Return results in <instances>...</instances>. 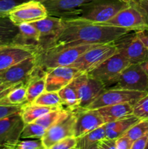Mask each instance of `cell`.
Returning <instances> with one entry per match:
<instances>
[{"label":"cell","mask_w":148,"mask_h":149,"mask_svg":"<svg viewBox=\"0 0 148 149\" xmlns=\"http://www.w3.org/2000/svg\"><path fill=\"white\" fill-rule=\"evenodd\" d=\"M63 20V29L46 48L83 44L110 43L131 32L122 28L101 25L76 17Z\"/></svg>","instance_id":"obj_1"},{"label":"cell","mask_w":148,"mask_h":149,"mask_svg":"<svg viewBox=\"0 0 148 149\" xmlns=\"http://www.w3.org/2000/svg\"><path fill=\"white\" fill-rule=\"evenodd\" d=\"M100 45L83 44L39 49L36 54V66L44 71L56 67L70 66L86 51Z\"/></svg>","instance_id":"obj_2"},{"label":"cell","mask_w":148,"mask_h":149,"mask_svg":"<svg viewBox=\"0 0 148 149\" xmlns=\"http://www.w3.org/2000/svg\"><path fill=\"white\" fill-rule=\"evenodd\" d=\"M129 4L126 0H94L81 7L75 17L93 23H104Z\"/></svg>","instance_id":"obj_3"},{"label":"cell","mask_w":148,"mask_h":149,"mask_svg":"<svg viewBox=\"0 0 148 149\" xmlns=\"http://www.w3.org/2000/svg\"><path fill=\"white\" fill-rule=\"evenodd\" d=\"M71 83L75 87L80 101V109H86L105 90V86L89 73H80Z\"/></svg>","instance_id":"obj_4"},{"label":"cell","mask_w":148,"mask_h":149,"mask_svg":"<svg viewBox=\"0 0 148 149\" xmlns=\"http://www.w3.org/2000/svg\"><path fill=\"white\" fill-rule=\"evenodd\" d=\"M116 52L114 42L102 44L86 51L70 66L76 68L80 72H89Z\"/></svg>","instance_id":"obj_5"},{"label":"cell","mask_w":148,"mask_h":149,"mask_svg":"<svg viewBox=\"0 0 148 149\" xmlns=\"http://www.w3.org/2000/svg\"><path fill=\"white\" fill-rule=\"evenodd\" d=\"M108 88L148 92V77L140 64H129Z\"/></svg>","instance_id":"obj_6"},{"label":"cell","mask_w":148,"mask_h":149,"mask_svg":"<svg viewBox=\"0 0 148 149\" xmlns=\"http://www.w3.org/2000/svg\"><path fill=\"white\" fill-rule=\"evenodd\" d=\"M130 63L123 55L116 52L87 73L102 82L105 86V89H107L114 83L122 71Z\"/></svg>","instance_id":"obj_7"},{"label":"cell","mask_w":148,"mask_h":149,"mask_svg":"<svg viewBox=\"0 0 148 149\" xmlns=\"http://www.w3.org/2000/svg\"><path fill=\"white\" fill-rule=\"evenodd\" d=\"M131 32L118 38L114 42V45L117 52L123 55L130 64H140L148 58V49L136 32Z\"/></svg>","instance_id":"obj_8"},{"label":"cell","mask_w":148,"mask_h":149,"mask_svg":"<svg viewBox=\"0 0 148 149\" xmlns=\"http://www.w3.org/2000/svg\"><path fill=\"white\" fill-rule=\"evenodd\" d=\"M147 92L135 91L125 89H105L86 109H97L110 105L129 103L134 105Z\"/></svg>","instance_id":"obj_9"},{"label":"cell","mask_w":148,"mask_h":149,"mask_svg":"<svg viewBox=\"0 0 148 149\" xmlns=\"http://www.w3.org/2000/svg\"><path fill=\"white\" fill-rule=\"evenodd\" d=\"M48 12L42 2L28 0L15 7L9 13L8 17L15 26L30 23L44 18Z\"/></svg>","instance_id":"obj_10"},{"label":"cell","mask_w":148,"mask_h":149,"mask_svg":"<svg viewBox=\"0 0 148 149\" xmlns=\"http://www.w3.org/2000/svg\"><path fill=\"white\" fill-rule=\"evenodd\" d=\"M76 115L70 111L68 116L55 122L45 131L41 141L44 149H51L55 143L63 138L74 136Z\"/></svg>","instance_id":"obj_11"},{"label":"cell","mask_w":148,"mask_h":149,"mask_svg":"<svg viewBox=\"0 0 148 149\" xmlns=\"http://www.w3.org/2000/svg\"><path fill=\"white\" fill-rule=\"evenodd\" d=\"M99 24L115 26L135 32L148 29V25L140 12L131 4L118 12L108 21Z\"/></svg>","instance_id":"obj_12"},{"label":"cell","mask_w":148,"mask_h":149,"mask_svg":"<svg viewBox=\"0 0 148 149\" xmlns=\"http://www.w3.org/2000/svg\"><path fill=\"white\" fill-rule=\"evenodd\" d=\"M24 124L20 112L0 119V148H16Z\"/></svg>","instance_id":"obj_13"},{"label":"cell","mask_w":148,"mask_h":149,"mask_svg":"<svg viewBox=\"0 0 148 149\" xmlns=\"http://www.w3.org/2000/svg\"><path fill=\"white\" fill-rule=\"evenodd\" d=\"M36 54L12 65L10 68L0 71V79L2 83L10 84L22 83L26 85L36 67L37 61Z\"/></svg>","instance_id":"obj_14"},{"label":"cell","mask_w":148,"mask_h":149,"mask_svg":"<svg viewBox=\"0 0 148 149\" xmlns=\"http://www.w3.org/2000/svg\"><path fill=\"white\" fill-rule=\"evenodd\" d=\"M38 49L15 43L0 46V71L6 69L28 57L35 55Z\"/></svg>","instance_id":"obj_15"},{"label":"cell","mask_w":148,"mask_h":149,"mask_svg":"<svg viewBox=\"0 0 148 149\" xmlns=\"http://www.w3.org/2000/svg\"><path fill=\"white\" fill-rule=\"evenodd\" d=\"M40 34L39 49L47 47L63 29L64 20L62 17L49 15L38 21L30 23Z\"/></svg>","instance_id":"obj_16"},{"label":"cell","mask_w":148,"mask_h":149,"mask_svg":"<svg viewBox=\"0 0 148 149\" xmlns=\"http://www.w3.org/2000/svg\"><path fill=\"white\" fill-rule=\"evenodd\" d=\"M80 72L71 66H59L46 71V88L48 92H58L71 82Z\"/></svg>","instance_id":"obj_17"},{"label":"cell","mask_w":148,"mask_h":149,"mask_svg":"<svg viewBox=\"0 0 148 149\" xmlns=\"http://www.w3.org/2000/svg\"><path fill=\"white\" fill-rule=\"evenodd\" d=\"M94 0H49L42 2L49 15L62 18H74L78 10Z\"/></svg>","instance_id":"obj_18"},{"label":"cell","mask_w":148,"mask_h":149,"mask_svg":"<svg viewBox=\"0 0 148 149\" xmlns=\"http://www.w3.org/2000/svg\"><path fill=\"white\" fill-rule=\"evenodd\" d=\"M76 120L74 136L76 138L104 125L97 109H78L75 111Z\"/></svg>","instance_id":"obj_19"},{"label":"cell","mask_w":148,"mask_h":149,"mask_svg":"<svg viewBox=\"0 0 148 149\" xmlns=\"http://www.w3.org/2000/svg\"><path fill=\"white\" fill-rule=\"evenodd\" d=\"M133 106L131 103H125L103 106L97 110L105 124L133 114Z\"/></svg>","instance_id":"obj_20"},{"label":"cell","mask_w":148,"mask_h":149,"mask_svg":"<svg viewBox=\"0 0 148 149\" xmlns=\"http://www.w3.org/2000/svg\"><path fill=\"white\" fill-rule=\"evenodd\" d=\"M40 34L36 28L31 23H23L18 26V32L14 39L12 43L39 49Z\"/></svg>","instance_id":"obj_21"},{"label":"cell","mask_w":148,"mask_h":149,"mask_svg":"<svg viewBox=\"0 0 148 149\" xmlns=\"http://www.w3.org/2000/svg\"><path fill=\"white\" fill-rule=\"evenodd\" d=\"M46 88V71L37 66L35 68L33 75L26 84L27 103H33L36 97L45 91Z\"/></svg>","instance_id":"obj_22"},{"label":"cell","mask_w":148,"mask_h":149,"mask_svg":"<svg viewBox=\"0 0 148 149\" xmlns=\"http://www.w3.org/2000/svg\"><path fill=\"white\" fill-rule=\"evenodd\" d=\"M139 120L140 119L133 114H131L123 119L105 123V138L116 140L121 135H124L128 130Z\"/></svg>","instance_id":"obj_23"},{"label":"cell","mask_w":148,"mask_h":149,"mask_svg":"<svg viewBox=\"0 0 148 149\" xmlns=\"http://www.w3.org/2000/svg\"><path fill=\"white\" fill-rule=\"evenodd\" d=\"M55 109H57L49 106H41L33 103H26L21 106L20 114L25 124L31 123L34 122L36 119L44 115L45 113Z\"/></svg>","instance_id":"obj_24"},{"label":"cell","mask_w":148,"mask_h":149,"mask_svg":"<svg viewBox=\"0 0 148 149\" xmlns=\"http://www.w3.org/2000/svg\"><path fill=\"white\" fill-rule=\"evenodd\" d=\"M105 138L104 125L77 138L76 149H97L99 141Z\"/></svg>","instance_id":"obj_25"},{"label":"cell","mask_w":148,"mask_h":149,"mask_svg":"<svg viewBox=\"0 0 148 149\" xmlns=\"http://www.w3.org/2000/svg\"><path fill=\"white\" fill-rule=\"evenodd\" d=\"M26 103V85L22 83L13 87L4 97L0 99L1 106H21Z\"/></svg>","instance_id":"obj_26"},{"label":"cell","mask_w":148,"mask_h":149,"mask_svg":"<svg viewBox=\"0 0 148 149\" xmlns=\"http://www.w3.org/2000/svg\"><path fill=\"white\" fill-rule=\"evenodd\" d=\"M58 94L60 97L62 106L65 109L75 111L80 109L79 99H78L76 90L72 83L71 82L60 90H59Z\"/></svg>","instance_id":"obj_27"},{"label":"cell","mask_w":148,"mask_h":149,"mask_svg":"<svg viewBox=\"0 0 148 149\" xmlns=\"http://www.w3.org/2000/svg\"><path fill=\"white\" fill-rule=\"evenodd\" d=\"M18 32V26H15L8 17H0V46L11 43Z\"/></svg>","instance_id":"obj_28"},{"label":"cell","mask_w":148,"mask_h":149,"mask_svg":"<svg viewBox=\"0 0 148 149\" xmlns=\"http://www.w3.org/2000/svg\"><path fill=\"white\" fill-rule=\"evenodd\" d=\"M69 112L70 111L65 109H55V110H52L48 113H45L44 115L36 119L34 122L39 124L46 130L51 125L59 121V119L68 116Z\"/></svg>","instance_id":"obj_29"},{"label":"cell","mask_w":148,"mask_h":149,"mask_svg":"<svg viewBox=\"0 0 148 149\" xmlns=\"http://www.w3.org/2000/svg\"><path fill=\"white\" fill-rule=\"evenodd\" d=\"M33 103L56 109H65L62 106L58 92H48L45 90L36 97V100L33 101Z\"/></svg>","instance_id":"obj_30"},{"label":"cell","mask_w":148,"mask_h":149,"mask_svg":"<svg viewBox=\"0 0 148 149\" xmlns=\"http://www.w3.org/2000/svg\"><path fill=\"white\" fill-rule=\"evenodd\" d=\"M46 129L36 122L24 124L20 139H41Z\"/></svg>","instance_id":"obj_31"},{"label":"cell","mask_w":148,"mask_h":149,"mask_svg":"<svg viewBox=\"0 0 148 149\" xmlns=\"http://www.w3.org/2000/svg\"><path fill=\"white\" fill-rule=\"evenodd\" d=\"M147 133H148V120L140 119L133 126L131 127L124 135L129 137L131 141H134Z\"/></svg>","instance_id":"obj_32"},{"label":"cell","mask_w":148,"mask_h":149,"mask_svg":"<svg viewBox=\"0 0 148 149\" xmlns=\"http://www.w3.org/2000/svg\"><path fill=\"white\" fill-rule=\"evenodd\" d=\"M133 114L139 119L148 120V92L133 105Z\"/></svg>","instance_id":"obj_33"},{"label":"cell","mask_w":148,"mask_h":149,"mask_svg":"<svg viewBox=\"0 0 148 149\" xmlns=\"http://www.w3.org/2000/svg\"><path fill=\"white\" fill-rule=\"evenodd\" d=\"M26 1L28 0H0V17H7L15 7Z\"/></svg>","instance_id":"obj_34"},{"label":"cell","mask_w":148,"mask_h":149,"mask_svg":"<svg viewBox=\"0 0 148 149\" xmlns=\"http://www.w3.org/2000/svg\"><path fill=\"white\" fill-rule=\"evenodd\" d=\"M17 149H44L41 139L19 141L16 146Z\"/></svg>","instance_id":"obj_35"},{"label":"cell","mask_w":148,"mask_h":149,"mask_svg":"<svg viewBox=\"0 0 148 149\" xmlns=\"http://www.w3.org/2000/svg\"><path fill=\"white\" fill-rule=\"evenodd\" d=\"M76 146L77 138L75 136H70L58 141L51 149H73L76 148Z\"/></svg>","instance_id":"obj_36"},{"label":"cell","mask_w":148,"mask_h":149,"mask_svg":"<svg viewBox=\"0 0 148 149\" xmlns=\"http://www.w3.org/2000/svg\"><path fill=\"white\" fill-rule=\"evenodd\" d=\"M129 4L136 7L148 25V0H126Z\"/></svg>","instance_id":"obj_37"},{"label":"cell","mask_w":148,"mask_h":149,"mask_svg":"<svg viewBox=\"0 0 148 149\" xmlns=\"http://www.w3.org/2000/svg\"><path fill=\"white\" fill-rule=\"evenodd\" d=\"M21 106H9L0 105V119L20 111Z\"/></svg>","instance_id":"obj_38"},{"label":"cell","mask_w":148,"mask_h":149,"mask_svg":"<svg viewBox=\"0 0 148 149\" xmlns=\"http://www.w3.org/2000/svg\"><path fill=\"white\" fill-rule=\"evenodd\" d=\"M133 141L123 135L116 139V149H131Z\"/></svg>","instance_id":"obj_39"},{"label":"cell","mask_w":148,"mask_h":149,"mask_svg":"<svg viewBox=\"0 0 148 149\" xmlns=\"http://www.w3.org/2000/svg\"><path fill=\"white\" fill-rule=\"evenodd\" d=\"M97 149H116V140L103 138L97 143Z\"/></svg>","instance_id":"obj_40"},{"label":"cell","mask_w":148,"mask_h":149,"mask_svg":"<svg viewBox=\"0 0 148 149\" xmlns=\"http://www.w3.org/2000/svg\"><path fill=\"white\" fill-rule=\"evenodd\" d=\"M148 143V133L135 140L132 144L131 149H146Z\"/></svg>","instance_id":"obj_41"},{"label":"cell","mask_w":148,"mask_h":149,"mask_svg":"<svg viewBox=\"0 0 148 149\" xmlns=\"http://www.w3.org/2000/svg\"><path fill=\"white\" fill-rule=\"evenodd\" d=\"M17 84H7V83H2L0 84V99L4 97L13 87H15Z\"/></svg>","instance_id":"obj_42"},{"label":"cell","mask_w":148,"mask_h":149,"mask_svg":"<svg viewBox=\"0 0 148 149\" xmlns=\"http://www.w3.org/2000/svg\"><path fill=\"white\" fill-rule=\"evenodd\" d=\"M138 37L140 39L142 43L144 44L145 47L148 49V29L143 31H136Z\"/></svg>","instance_id":"obj_43"},{"label":"cell","mask_w":148,"mask_h":149,"mask_svg":"<svg viewBox=\"0 0 148 149\" xmlns=\"http://www.w3.org/2000/svg\"><path fill=\"white\" fill-rule=\"evenodd\" d=\"M140 65L148 77V58L146 60H145L143 62L141 63Z\"/></svg>","instance_id":"obj_44"},{"label":"cell","mask_w":148,"mask_h":149,"mask_svg":"<svg viewBox=\"0 0 148 149\" xmlns=\"http://www.w3.org/2000/svg\"><path fill=\"white\" fill-rule=\"evenodd\" d=\"M34 1H40V2H44V1H49V0H34Z\"/></svg>","instance_id":"obj_45"},{"label":"cell","mask_w":148,"mask_h":149,"mask_svg":"<svg viewBox=\"0 0 148 149\" xmlns=\"http://www.w3.org/2000/svg\"><path fill=\"white\" fill-rule=\"evenodd\" d=\"M2 84V81H1V79H0V84Z\"/></svg>","instance_id":"obj_46"},{"label":"cell","mask_w":148,"mask_h":149,"mask_svg":"<svg viewBox=\"0 0 148 149\" xmlns=\"http://www.w3.org/2000/svg\"><path fill=\"white\" fill-rule=\"evenodd\" d=\"M146 149H148V143H147V146H146Z\"/></svg>","instance_id":"obj_47"}]
</instances>
